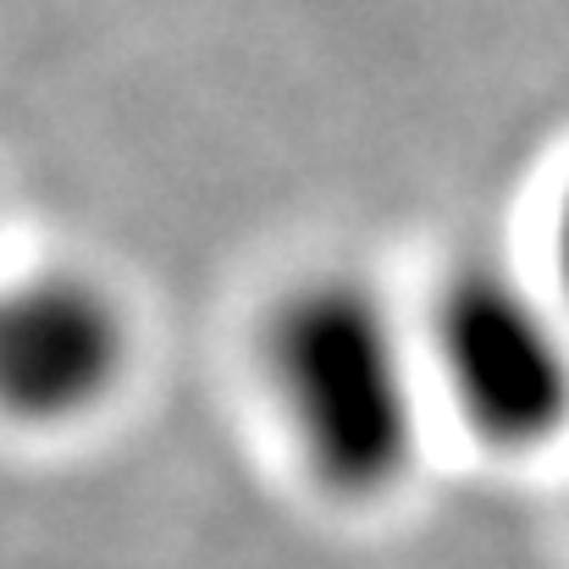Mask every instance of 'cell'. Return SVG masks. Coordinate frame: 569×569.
Here are the masks:
<instances>
[{
  "instance_id": "1",
  "label": "cell",
  "mask_w": 569,
  "mask_h": 569,
  "mask_svg": "<svg viewBox=\"0 0 569 569\" xmlns=\"http://www.w3.org/2000/svg\"><path fill=\"white\" fill-rule=\"evenodd\" d=\"M266 366L316 481L349 503L387 498L420 448V360L366 277L321 271L282 293Z\"/></svg>"
},
{
  "instance_id": "2",
  "label": "cell",
  "mask_w": 569,
  "mask_h": 569,
  "mask_svg": "<svg viewBox=\"0 0 569 569\" xmlns=\"http://www.w3.org/2000/svg\"><path fill=\"white\" fill-rule=\"evenodd\" d=\"M426 355L453 415L503 453L569 431V316L559 299L492 260L459 266L431 305Z\"/></svg>"
},
{
  "instance_id": "4",
  "label": "cell",
  "mask_w": 569,
  "mask_h": 569,
  "mask_svg": "<svg viewBox=\"0 0 569 569\" xmlns=\"http://www.w3.org/2000/svg\"><path fill=\"white\" fill-rule=\"evenodd\" d=\"M548 293L569 316V183L559 193V216H553V282H548Z\"/></svg>"
},
{
  "instance_id": "3",
  "label": "cell",
  "mask_w": 569,
  "mask_h": 569,
  "mask_svg": "<svg viewBox=\"0 0 569 569\" xmlns=\"http://www.w3.org/2000/svg\"><path fill=\"white\" fill-rule=\"evenodd\" d=\"M128 366L122 305L83 271L0 277V415L61 426L89 415Z\"/></svg>"
}]
</instances>
